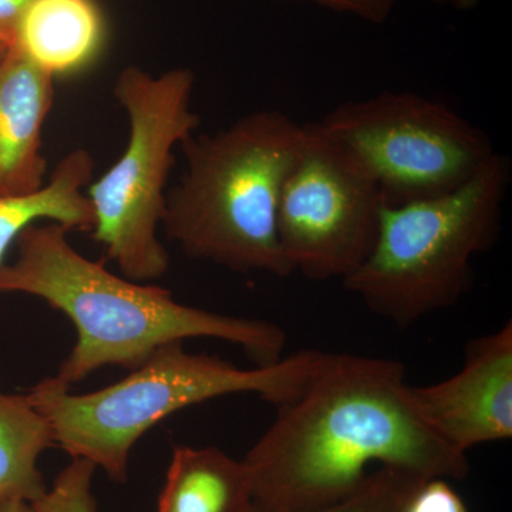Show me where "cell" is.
Wrapping results in <instances>:
<instances>
[{
  "label": "cell",
  "instance_id": "1",
  "mask_svg": "<svg viewBox=\"0 0 512 512\" xmlns=\"http://www.w3.org/2000/svg\"><path fill=\"white\" fill-rule=\"evenodd\" d=\"M255 504L309 512L355 493L369 467L464 480L467 454L424 423L406 366L380 357L326 353L311 382L242 460Z\"/></svg>",
  "mask_w": 512,
  "mask_h": 512
},
{
  "label": "cell",
  "instance_id": "2",
  "mask_svg": "<svg viewBox=\"0 0 512 512\" xmlns=\"http://www.w3.org/2000/svg\"><path fill=\"white\" fill-rule=\"evenodd\" d=\"M70 229L35 222L19 238L18 256L0 266V292L26 293L72 320L77 342L55 377L72 387L96 370H133L168 343L192 338L234 343L256 366L282 359L285 330L268 320L221 315L175 301L161 286L131 281L76 251Z\"/></svg>",
  "mask_w": 512,
  "mask_h": 512
},
{
  "label": "cell",
  "instance_id": "3",
  "mask_svg": "<svg viewBox=\"0 0 512 512\" xmlns=\"http://www.w3.org/2000/svg\"><path fill=\"white\" fill-rule=\"evenodd\" d=\"M305 124L261 110L181 144L185 171L168 188L161 227L191 258L239 272L293 274L279 245L276 212L301 153Z\"/></svg>",
  "mask_w": 512,
  "mask_h": 512
},
{
  "label": "cell",
  "instance_id": "4",
  "mask_svg": "<svg viewBox=\"0 0 512 512\" xmlns=\"http://www.w3.org/2000/svg\"><path fill=\"white\" fill-rule=\"evenodd\" d=\"M325 352L302 350L279 362L239 369L220 357L168 343L120 382L86 394L46 377L26 396L49 421L56 446L126 483L130 454L151 427L187 407L229 394H258L276 407L303 392Z\"/></svg>",
  "mask_w": 512,
  "mask_h": 512
},
{
  "label": "cell",
  "instance_id": "5",
  "mask_svg": "<svg viewBox=\"0 0 512 512\" xmlns=\"http://www.w3.org/2000/svg\"><path fill=\"white\" fill-rule=\"evenodd\" d=\"M511 175L497 151L456 191L384 207L375 248L345 288L399 329L453 308L473 285V259L497 242Z\"/></svg>",
  "mask_w": 512,
  "mask_h": 512
},
{
  "label": "cell",
  "instance_id": "6",
  "mask_svg": "<svg viewBox=\"0 0 512 512\" xmlns=\"http://www.w3.org/2000/svg\"><path fill=\"white\" fill-rule=\"evenodd\" d=\"M195 74L175 67L153 74L127 66L116 77L114 96L128 121L123 154L87 187L93 238L107 259L131 281L163 278L170 256L158 238L174 150L200 126L192 110Z\"/></svg>",
  "mask_w": 512,
  "mask_h": 512
},
{
  "label": "cell",
  "instance_id": "7",
  "mask_svg": "<svg viewBox=\"0 0 512 512\" xmlns=\"http://www.w3.org/2000/svg\"><path fill=\"white\" fill-rule=\"evenodd\" d=\"M318 123L365 165L386 207L456 191L497 153L453 107L404 90L346 101Z\"/></svg>",
  "mask_w": 512,
  "mask_h": 512
},
{
  "label": "cell",
  "instance_id": "8",
  "mask_svg": "<svg viewBox=\"0 0 512 512\" xmlns=\"http://www.w3.org/2000/svg\"><path fill=\"white\" fill-rule=\"evenodd\" d=\"M384 200L365 165L316 123L279 195V245L293 274L312 281L352 275L372 254Z\"/></svg>",
  "mask_w": 512,
  "mask_h": 512
},
{
  "label": "cell",
  "instance_id": "9",
  "mask_svg": "<svg viewBox=\"0 0 512 512\" xmlns=\"http://www.w3.org/2000/svg\"><path fill=\"white\" fill-rule=\"evenodd\" d=\"M410 396L424 423L460 453L512 437V322L468 342L456 375Z\"/></svg>",
  "mask_w": 512,
  "mask_h": 512
},
{
  "label": "cell",
  "instance_id": "10",
  "mask_svg": "<svg viewBox=\"0 0 512 512\" xmlns=\"http://www.w3.org/2000/svg\"><path fill=\"white\" fill-rule=\"evenodd\" d=\"M53 79L15 46L0 57V195H25L46 184L43 126Z\"/></svg>",
  "mask_w": 512,
  "mask_h": 512
},
{
  "label": "cell",
  "instance_id": "11",
  "mask_svg": "<svg viewBox=\"0 0 512 512\" xmlns=\"http://www.w3.org/2000/svg\"><path fill=\"white\" fill-rule=\"evenodd\" d=\"M104 35L103 15L94 0H35L20 18L12 45L55 79L90 66Z\"/></svg>",
  "mask_w": 512,
  "mask_h": 512
},
{
  "label": "cell",
  "instance_id": "12",
  "mask_svg": "<svg viewBox=\"0 0 512 512\" xmlns=\"http://www.w3.org/2000/svg\"><path fill=\"white\" fill-rule=\"evenodd\" d=\"M251 487L244 463L217 447H175L158 512H247Z\"/></svg>",
  "mask_w": 512,
  "mask_h": 512
},
{
  "label": "cell",
  "instance_id": "13",
  "mask_svg": "<svg viewBox=\"0 0 512 512\" xmlns=\"http://www.w3.org/2000/svg\"><path fill=\"white\" fill-rule=\"evenodd\" d=\"M93 168L92 154L86 148H76L62 158L40 190L0 195V266L13 242L35 222L52 221L70 231H92V205L84 188L92 183Z\"/></svg>",
  "mask_w": 512,
  "mask_h": 512
},
{
  "label": "cell",
  "instance_id": "14",
  "mask_svg": "<svg viewBox=\"0 0 512 512\" xmlns=\"http://www.w3.org/2000/svg\"><path fill=\"white\" fill-rule=\"evenodd\" d=\"M52 446V427L28 396L0 393V498L39 500L47 490L37 463Z\"/></svg>",
  "mask_w": 512,
  "mask_h": 512
},
{
  "label": "cell",
  "instance_id": "15",
  "mask_svg": "<svg viewBox=\"0 0 512 512\" xmlns=\"http://www.w3.org/2000/svg\"><path fill=\"white\" fill-rule=\"evenodd\" d=\"M427 480L400 468L377 466L349 497L339 503L309 512H403L414 488ZM247 512H281L268 510L252 501Z\"/></svg>",
  "mask_w": 512,
  "mask_h": 512
},
{
  "label": "cell",
  "instance_id": "16",
  "mask_svg": "<svg viewBox=\"0 0 512 512\" xmlns=\"http://www.w3.org/2000/svg\"><path fill=\"white\" fill-rule=\"evenodd\" d=\"M97 467L86 458H73L57 476L52 490L32 503L36 512H97L92 481Z\"/></svg>",
  "mask_w": 512,
  "mask_h": 512
},
{
  "label": "cell",
  "instance_id": "17",
  "mask_svg": "<svg viewBox=\"0 0 512 512\" xmlns=\"http://www.w3.org/2000/svg\"><path fill=\"white\" fill-rule=\"evenodd\" d=\"M403 512H468V508L446 478H427L414 488Z\"/></svg>",
  "mask_w": 512,
  "mask_h": 512
},
{
  "label": "cell",
  "instance_id": "18",
  "mask_svg": "<svg viewBox=\"0 0 512 512\" xmlns=\"http://www.w3.org/2000/svg\"><path fill=\"white\" fill-rule=\"evenodd\" d=\"M333 12L349 13L370 23H383L389 18L396 0H305Z\"/></svg>",
  "mask_w": 512,
  "mask_h": 512
},
{
  "label": "cell",
  "instance_id": "19",
  "mask_svg": "<svg viewBox=\"0 0 512 512\" xmlns=\"http://www.w3.org/2000/svg\"><path fill=\"white\" fill-rule=\"evenodd\" d=\"M35 0H0V35L13 42V33L23 13Z\"/></svg>",
  "mask_w": 512,
  "mask_h": 512
},
{
  "label": "cell",
  "instance_id": "20",
  "mask_svg": "<svg viewBox=\"0 0 512 512\" xmlns=\"http://www.w3.org/2000/svg\"><path fill=\"white\" fill-rule=\"evenodd\" d=\"M0 512H36L32 503L18 498H0Z\"/></svg>",
  "mask_w": 512,
  "mask_h": 512
},
{
  "label": "cell",
  "instance_id": "21",
  "mask_svg": "<svg viewBox=\"0 0 512 512\" xmlns=\"http://www.w3.org/2000/svg\"><path fill=\"white\" fill-rule=\"evenodd\" d=\"M436 2H451L456 8L461 10H468L476 8L480 0H436Z\"/></svg>",
  "mask_w": 512,
  "mask_h": 512
},
{
  "label": "cell",
  "instance_id": "22",
  "mask_svg": "<svg viewBox=\"0 0 512 512\" xmlns=\"http://www.w3.org/2000/svg\"><path fill=\"white\" fill-rule=\"evenodd\" d=\"M10 45H12V40L8 39L6 36L0 35V57L8 52Z\"/></svg>",
  "mask_w": 512,
  "mask_h": 512
}]
</instances>
